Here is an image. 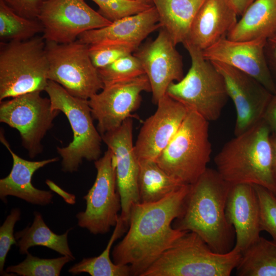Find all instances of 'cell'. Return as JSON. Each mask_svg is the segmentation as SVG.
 <instances>
[{"label": "cell", "instance_id": "42", "mask_svg": "<svg viewBox=\"0 0 276 276\" xmlns=\"http://www.w3.org/2000/svg\"><path fill=\"white\" fill-rule=\"evenodd\" d=\"M48 1V0H43V2H45V1Z\"/></svg>", "mask_w": 276, "mask_h": 276}, {"label": "cell", "instance_id": "8", "mask_svg": "<svg viewBox=\"0 0 276 276\" xmlns=\"http://www.w3.org/2000/svg\"><path fill=\"white\" fill-rule=\"evenodd\" d=\"M45 91L52 107L67 117L73 133V141L66 147H57L62 158V170L77 171L83 159L94 162L101 154L102 136L93 122L88 100L76 97L60 85L49 80Z\"/></svg>", "mask_w": 276, "mask_h": 276}, {"label": "cell", "instance_id": "6", "mask_svg": "<svg viewBox=\"0 0 276 276\" xmlns=\"http://www.w3.org/2000/svg\"><path fill=\"white\" fill-rule=\"evenodd\" d=\"M209 121L189 110L172 139L155 159L170 176L184 185H192L204 172L212 146Z\"/></svg>", "mask_w": 276, "mask_h": 276}, {"label": "cell", "instance_id": "20", "mask_svg": "<svg viewBox=\"0 0 276 276\" xmlns=\"http://www.w3.org/2000/svg\"><path fill=\"white\" fill-rule=\"evenodd\" d=\"M161 27L155 7L112 21L110 25L86 31L78 38L87 45L127 44L138 48L147 36Z\"/></svg>", "mask_w": 276, "mask_h": 276}, {"label": "cell", "instance_id": "12", "mask_svg": "<svg viewBox=\"0 0 276 276\" xmlns=\"http://www.w3.org/2000/svg\"><path fill=\"white\" fill-rule=\"evenodd\" d=\"M38 19L45 41L66 43L82 33L107 26L112 22L90 7L85 0L43 2Z\"/></svg>", "mask_w": 276, "mask_h": 276}, {"label": "cell", "instance_id": "16", "mask_svg": "<svg viewBox=\"0 0 276 276\" xmlns=\"http://www.w3.org/2000/svg\"><path fill=\"white\" fill-rule=\"evenodd\" d=\"M168 33L161 28L154 40H149L133 53L141 61L157 104L166 94L169 85L183 76V62Z\"/></svg>", "mask_w": 276, "mask_h": 276}, {"label": "cell", "instance_id": "10", "mask_svg": "<svg viewBox=\"0 0 276 276\" xmlns=\"http://www.w3.org/2000/svg\"><path fill=\"white\" fill-rule=\"evenodd\" d=\"M94 164L96 177L83 197L86 201L85 210L79 212L76 217L80 227L94 235L105 234L116 226L121 210L115 164L111 151L108 149Z\"/></svg>", "mask_w": 276, "mask_h": 276}, {"label": "cell", "instance_id": "9", "mask_svg": "<svg viewBox=\"0 0 276 276\" xmlns=\"http://www.w3.org/2000/svg\"><path fill=\"white\" fill-rule=\"evenodd\" d=\"M46 42L48 79L71 95L89 100L104 84L89 54V45L78 39L66 43Z\"/></svg>", "mask_w": 276, "mask_h": 276}, {"label": "cell", "instance_id": "39", "mask_svg": "<svg viewBox=\"0 0 276 276\" xmlns=\"http://www.w3.org/2000/svg\"><path fill=\"white\" fill-rule=\"evenodd\" d=\"M255 1L256 0H226L238 16H242Z\"/></svg>", "mask_w": 276, "mask_h": 276}, {"label": "cell", "instance_id": "11", "mask_svg": "<svg viewBox=\"0 0 276 276\" xmlns=\"http://www.w3.org/2000/svg\"><path fill=\"white\" fill-rule=\"evenodd\" d=\"M40 93H29L0 104V122L18 131L31 158L41 152V140L60 112L53 109L49 98H43Z\"/></svg>", "mask_w": 276, "mask_h": 276}, {"label": "cell", "instance_id": "23", "mask_svg": "<svg viewBox=\"0 0 276 276\" xmlns=\"http://www.w3.org/2000/svg\"><path fill=\"white\" fill-rule=\"evenodd\" d=\"M276 35V0H256L227 38L234 41L267 39Z\"/></svg>", "mask_w": 276, "mask_h": 276}, {"label": "cell", "instance_id": "31", "mask_svg": "<svg viewBox=\"0 0 276 276\" xmlns=\"http://www.w3.org/2000/svg\"><path fill=\"white\" fill-rule=\"evenodd\" d=\"M97 70L104 85L145 74L141 61L133 54Z\"/></svg>", "mask_w": 276, "mask_h": 276}, {"label": "cell", "instance_id": "28", "mask_svg": "<svg viewBox=\"0 0 276 276\" xmlns=\"http://www.w3.org/2000/svg\"><path fill=\"white\" fill-rule=\"evenodd\" d=\"M238 276H276V242L263 237L242 254Z\"/></svg>", "mask_w": 276, "mask_h": 276}, {"label": "cell", "instance_id": "7", "mask_svg": "<svg viewBox=\"0 0 276 276\" xmlns=\"http://www.w3.org/2000/svg\"><path fill=\"white\" fill-rule=\"evenodd\" d=\"M191 59L185 76L171 83L166 94L208 121L218 119L229 98L221 74L203 56L202 50L183 43Z\"/></svg>", "mask_w": 276, "mask_h": 276}, {"label": "cell", "instance_id": "3", "mask_svg": "<svg viewBox=\"0 0 276 276\" xmlns=\"http://www.w3.org/2000/svg\"><path fill=\"white\" fill-rule=\"evenodd\" d=\"M271 132L262 120L227 142L214 158L220 176L231 184L259 185L276 195Z\"/></svg>", "mask_w": 276, "mask_h": 276}, {"label": "cell", "instance_id": "2", "mask_svg": "<svg viewBox=\"0 0 276 276\" xmlns=\"http://www.w3.org/2000/svg\"><path fill=\"white\" fill-rule=\"evenodd\" d=\"M231 185L217 170L208 168L190 185L181 213L172 226L197 234L215 252L231 251L235 243V232L225 215Z\"/></svg>", "mask_w": 276, "mask_h": 276}, {"label": "cell", "instance_id": "35", "mask_svg": "<svg viewBox=\"0 0 276 276\" xmlns=\"http://www.w3.org/2000/svg\"><path fill=\"white\" fill-rule=\"evenodd\" d=\"M20 219V211L13 208L7 216L0 227V273L3 275H9L4 268L7 254L13 244H17L14 228L16 222Z\"/></svg>", "mask_w": 276, "mask_h": 276}, {"label": "cell", "instance_id": "40", "mask_svg": "<svg viewBox=\"0 0 276 276\" xmlns=\"http://www.w3.org/2000/svg\"><path fill=\"white\" fill-rule=\"evenodd\" d=\"M270 140L272 151L273 170L276 177V133L271 132Z\"/></svg>", "mask_w": 276, "mask_h": 276}, {"label": "cell", "instance_id": "21", "mask_svg": "<svg viewBox=\"0 0 276 276\" xmlns=\"http://www.w3.org/2000/svg\"><path fill=\"white\" fill-rule=\"evenodd\" d=\"M0 140L10 152L13 159L11 172L6 177L0 179V198L2 201L6 203L7 197L12 196L32 204L46 205L51 203L54 194L51 191L40 190L34 187L32 178L37 170L58 161V157L40 161L28 160L12 151L2 130Z\"/></svg>", "mask_w": 276, "mask_h": 276}, {"label": "cell", "instance_id": "36", "mask_svg": "<svg viewBox=\"0 0 276 276\" xmlns=\"http://www.w3.org/2000/svg\"><path fill=\"white\" fill-rule=\"evenodd\" d=\"M17 14L23 17L36 19L40 13L43 0H2Z\"/></svg>", "mask_w": 276, "mask_h": 276}, {"label": "cell", "instance_id": "15", "mask_svg": "<svg viewBox=\"0 0 276 276\" xmlns=\"http://www.w3.org/2000/svg\"><path fill=\"white\" fill-rule=\"evenodd\" d=\"M221 74L236 112L234 134L240 135L263 119L273 95L250 75L226 64L211 61Z\"/></svg>", "mask_w": 276, "mask_h": 276}, {"label": "cell", "instance_id": "27", "mask_svg": "<svg viewBox=\"0 0 276 276\" xmlns=\"http://www.w3.org/2000/svg\"><path fill=\"white\" fill-rule=\"evenodd\" d=\"M127 228L120 215L113 233L103 251L98 256L83 258L72 266L68 269V272L73 275L87 273L91 276L131 275L129 265L115 264L110 257L113 243L122 236Z\"/></svg>", "mask_w": 276, "mask_h": 276}, {"label": "cell", "instance_id": "17", "mask_svg": "<svg viewBox=\"0 0 276 276\" xmlns=\"http://www.w3.org/2000/svg\"><path fill=\"white\" fill-rule=\"evenodd\" d=\"M155 112L143 123L134 144L139 159L155 160L175 135L189 109L167 94L156 104Z\"/></svg>", "mask_w": 276, "mask_h": 276}, {"label": "cell", "instance_id": "41", "mask_svg": "<svg viewBox=\"0 0 276 276\" xmlns=\"http://www.w3.org/2000/svg\"><path fill=\"white\" fill-rule=\"evenodd\" d=\"M140 1L144 2H145V3H147V4L153 5L152 0H140Z\"/></svg>", "mask_w": 276, "mask_h": 276}, {"label": "cell", "instance_id": "38", "mask_svg": "<svg viewBox=\"0 0 276 276\" xmlns=\"http://www.w3.org/2000/svg\"><path fill=\"white\" fill-rule=\"evenodd\" d=\"M271 132L276 133V94L273 95L264 112L263 119Z\"/></svg>", "mask_w": 276, "mask_h": 276}, {"label": "cell", "instance_id": "33", "mask_svg": "<svg viewBox=\"0 0 276 276\" xmlns=\"http://www.w3.org/2000/svg\"><path fill=\"white\" fill-rule=\"evenodd\" d=\"M258 199L260 211V226L276 242V195L267 189L253 185Z\"/></svg>", "mask_w": 276, "mask_h": 276}, {"label": "cell", "instance_id": "26", "mask_svg": "<svg viewBox=\"0 0 276 276\" xmlns=\"http://www.w3.org/2000/svg\"><path fill=\"white\" fill-rule=\"evenodd\" d=\"M34 216L33 222L31 225L14 234L19 253L27 254L30 247L42 246L75 260L68 243L67 237L71 229L63 234L57 235L47 226L39 212H34Z\"/></svg>", "mask_w": 276, "mask_h": 276}, {"label": "cell", "instance_id": "18", "mask_svg": "<svg viewBox=\"0 0 276 276\" xmlns=\"http://www.w3.org/2000/svg\"><path fill=\"white\" fill-rule=\"evenodd\" d=\"M266 40L234 41L226 37L203 50L202 54L210 61L226 64L250 75L275 95L276 84L265 55Z\"/></svg>", "mask_w": 276, "mask_h": 276}, {"label": "cell", "instance_id": "32", "mask_svg": "<svg viewBox=\"0 0 276 276\" xmlns=\"http://www.w3.org/2000/svg\"><path fill=\"white\" fill-rule=\"evenodd\" d=\"M99 7L98 12L112 22L144 11L153 5L140 0H91Z\"/></svg>", "mask_w": 276, "mask_h": 276}, {"label": "cell", "instance_id": "4", "mask_svg": "<svg viewBox=\"0 0 276 276\" xmlns=\"http://www.w3.org/2000/svg\"><path fill=\"white\" fill-rule=\"evenodd\" d=\"M241 256L234 248L225 254L215 252L199 235L188 232L141 276H229Z\"/></svg>", "mask_w": 276, "mask_h": 276}, {"label": "cell", "instance_id": "29", "mask_svg": "<svg viewBox=\"0 0 276 276\" xmlns=\"http://www.w3.org/2000/svg\"><path fill=\"white\" fill-rule=\"evenodd\" d=\"M43 31L38 18L20 16L0 0V39L2 42L27 40Z\"/></svg>", "mask_w": 276, "mask_h": 276}, {"label": "cell", "instance_id": "24", "mask_svg": "<svg viewBox=\"0 0 276 276\" xmlns=\"http://www.w3.org/2000/svg\"><path fill=\"white\" fill-rule=\"evenodd\" d=\"M206 0H152L161 28L169 34L174 44L183 43L191 25Z\"/></svg>", "mask_w": 276, "mask_h": 276}, {"label": "cell", "instance_id": "25", "mask_svg": "<svg viewBox=\"0 0 276 276\" xmlns=\"http://www.w3.org/2000/svg\"><path fill=\"white\" fill-rule=\"evenodd\" d=\"M184 185L170 176L155 160H139L138 188L140 202L150 203L159 201Z\"/></svg>", "mask_w": 276, "mask_h": 276}, {"label": "cell", "instance_id": "30", "mask_svg": "<svg viewBox=\"0 0 276 276\" xmlns=\"http://www.w3.org/2000/svg\"><path fill=\"white\" fill-rule=\"evenodd\" d=\"M26 255L23 261L8 266L5 271L8 274L14 273L21 276H59L63 267L67 263L74 260L66 256L53 259H41L33 256L29 252Z\"/></svg>", "mask_w": 276, "mask_h": 276}, {"label": "cell", "instance_id": "22", "mask_svg": "<svg viewBox=\"0 0 276 276\" xmlns=\"http://www.w3.org/2000/svg\"><path fill=\"white\" fill-rule=\"evenodd\" d=\"M237 16L226 0H206L195 17L183 43L202 51L209 48L227 37L238 21Z\"/></svg>", "mask_w": 276, "mask_h": 276}, {"label": "cell", "instance_id": "14", "mask_svg": "<svg viewBox=\"0 0 276 276\" xmlns=\"http://www.w3.org/2000/svg\"><path fill=\"white\" fill-rule=\"evenodd\" d=\"M132 118L126 119L118 128L102 135L103 142L112 155L121 202L120 217L128 227L132 205L140 202L138 188L139 158L133 143Z\"/></svg>", "mask_w": 276, "mask_h": 276}, {"label": "cell", "instance_id": "34", "mask_svg": "<svg viewBox=\"0 0 276 276\" xmlns=\"http://www.w3.org/2000/svg\"><path fill=\"white\" fill-rule=\"evenodd\" d=\"M137 49L132 45L118 43L91 45H89V54L94 65L98 69L133 54Z\"/></svg>", "mask_w": 276, "mask_h": 276}, {"label": "cell", "instance_id": "5", "mask_svg": "<svg viewBox=\"0 0 276 276\" xmlns=\"http://www.w3.org/2000/svg\"><path fill=\"white\" fill-rule=\"evenodd\" d=\"M45 44L38 35L25 41L1 42L0 101L45 91L49 81Z\"/></svg>", "mask_w": 276, "mask_h": 276}, {"label": "cell", "instance_id": "1", "mask_svg": "<svg viewBox=\"0 0 276 276\" xmlns=\"http://www.w3.org/2000/svg\"><path fill=\"white\" fill-rule=\"evenodd\" d=\"M190 185H186L163 199L138 202L131 207L128 231L112 251L113 262L129 265L131 275L142 274L167 249L188 232L174 228Z\"/></svg>", "mask_w": 276, "mask_h": 276}, {"label": "cell", "instance_id": "37", "mask_svg": "<svg viewBox=\"0 0 276 276\" xmlns=\"http://www.w3.org/2000/svg\"><path fill=\"white\" fill-rule=\"evenodd\" d=\"M264 51L269 70L276 84V35L266 40Z\"/></svg>", "mask_w": 276, "mask_h": 276}, {"label": "cell", "instance_id": "19", "mask_svg": "<svg viewBox=\"0 0 276 276\" xmlns=\"http://www.w3.org/2000/svg\"><path fill=\"white\" fill-rule=\"evenodd\" d=\"M225 215L235 232L234 248L242 254L259 239L261 232L259 202L252 185L231 184Z\"/></svg>", "mask_w": 276, "mask_h": 276}, {"label": "cell", "instance_id": "13", "mask_svg": "<svg viewBox=\"0 0 276 276\" xmlns=\"http://www.w3.org/2000/svg\"><path fill=\"white\" fill-rule=\"evenodd\" d=\"M143 91L151 92L146 74L105 85L88 100L101 135L118 128L126 119L134 118L132 113L139 107Z\"/></svg>", "mask_w": 276, "mask_h": 276}]
</instances>
